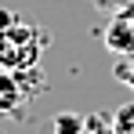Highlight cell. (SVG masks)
I'll return each instance as SVG.
<instances>
[{
    "mask_svg": "<svg viewBox=\"0 0 134 134\" xmlns=\"http://www.w3.org/2000/svg\"><path fill=\"white\" fill-rule=\"evenodd\" d=\"M22 102V83L11 69H0V112H15Z\"/></svg>",
    "mask_w": 134,
    "mask_h": 134,
    "instance_id": "cell-3",
    "label": "cell"
},
{
    "mask_svg": "<svg viewBox=\"0 0 134 134\" xmlns=\"http://www.w3.org/2000/svg\"><path fill=\"white\" fill-rule=\"evenodd\" d=\"M51 131L54 134H83V116L80 112H58L51 120Z\"/></svg>",
    "mask_w": 134,
    "mask_h": 134,
    "instance_id": "cell-4",
    "label": "cell"
},
{
    "mask_svg": "<svg viewBox=\"0 0 134 134\" xmlns=\"http://www.w3.org/2000/svg\"><path fill=\"white\" fill-rule=\"evenodd\" d=\"M123 83H131V87H134V58H131V65H127V80H123Z\"/></svg>",
    "mask_w": 134,
    "mask_h": 134,
    "instance_id": "cell-8",
    "label": "cell"
},
{
    "mask_svg": "<svg viewBox=\"0 0 134 134\" xmlns=\"http://www.w3.org/2000/svg\"><path fill=\"white\" fill-rule=\"evenodd\" d=\"M40 58V44H36V29L33 25H7L0 29V69H11V72H22V69L36 65Z\"/></svg>",
    "mask_w": 134,
    "mask_h": 134,
    "instance_id": "cell-1",
    "label": "cell"
},
{
    "mask_svg": "<svg viewBox=\"0 0 134 134\" xmlns=\"http://www.w3.org/2000/svg\"><path fill=\"white\" fill-rule=\"evenodd\" d=\"M112 131L116 134H134V102H123L112 112Z\"/></svg>",
    "mask_w": 134,
    "mask_h": 134,
    "instance_id": "cell-5",
    "label": "cell"
},
{
    "mask_svg": "<svg viewBox=\"0 0 134 134\" xmlns=\"http://www.w3.org/2000/svg\"><path fill=\"white\" fill-rule=\"evenodd\" d=\"M83 134H116V131L102 112H91V116H83Z\"/></svg>",
    "mask_w": 134,
    "mask_h": 134,
    "instance_id": "cell-6",
    "label": "cell"
},
{
    "mask_svg": "<svg viewBox=\"0 0 134 134\" xmlns=\"http://www.w3.org/2000/svg\"><path fill=\"white\" fill-rule=\"evenodd\" d=\"M15 11H7V7H0V29H7V25H15Z\"/></svg>",
    "mask_w": 134,
    "mask_h": 134,
    "instance_id": "cell-7",
    "label": "cell"
},
{
    "mask_svg": "<svg viewBox=\"0 0 134 134\" xmlns=\"http://www.w3.org/2000/svg\"><path fill=\"white\" fill-rule=\"evenodd\" d=\"M105 44H109V51H123V54H131L134 51V25L127 22V18H116V22L109 25V33H105Z\"/></svg>",
    "mask_w": 134,
    "mask_h": 134,
    "instance_id": "cell-2",
    "label": "cell"
}]
</instances>
